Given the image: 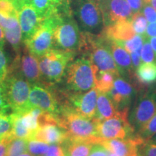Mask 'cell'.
Instances as JSON below:
<instances>
[{"mask_svg":"<svg viewBox=\"0 0 156 156\" xmlns=\"http://www.w3.org/2000/svg\"><path fill=\"white\" fill-rule=\"evenodd\" d=\"M111 41L100 33L93 34L83 31V41L79 52L92 62L101 71L110 72L115 77L119 75L111 50Z\"/></svg>","mask_w":156,"mask_h":156,"instance_id":"cell-1","label":"cell"},{"mask_svg":"<svg viewBox=\"0 0 156 156\" xmlns=\"http://www.w3.org/2000/svg\"><path fill=\"white\" fill-rule=\"evenodd\" d=\"M58 122L70 136L93 140L95 142L99 139L97 134V121L83 116L67 103L62 104Z\"/></svg>","mask_w":156,"mask_h":156,"instance_id":"cell-2","label":"cell"},{"mask_svg":"<svg viewBox=\"0 0 156 156\" xmlns=\"http://www.w3.org/2000/svg\"><path fill=\"white\" fill-rule=\"evenodd\" d=\"M97 67L85 56L72 60L66 69V87L72 92L83 93L95 87Z\"/></svg>","mask_w":156,"mask_h":156,"instance_id":"cell-3","label":"cell"},{"mask_svg":"<svg viewBox=\"0 0 156 156\" xmlns=\"http://www.w3.org/2000/svg\"><path fill=\"white\" fill-rule=\"evenodd\" d=\"M75 52L51 48L38 58L41 82L40 83L54 84L62 80L68 64L74 59Z\"/></svg>","mask_w":156,"mask_h":156,"instance_id":"cell-4","label":"cell"},{"mask_svg":"<svg viewBox=\"0 0 156 156\" xmlns=\"http://www.w3.org/2000/svg\"><path fill=\"white\" fill-rule=\"evenodd\" d=\"M83 41L80 31L73 11L60 15L54 33L53 48L69 51L77 53Z\"/></svg>","mask_w":156,"mask_h":156,"instance_id":"cell-5","label":"cell"},{"mask_svg":"<svg viewBox=\"0 0 156 156\" xmlns=\"http://www.w3.org/2000/svg\"><path fill=\"white\" fill-rule=\"evenodd\" d=\"M7 98L12 113L20 114L29 110L28 98L31 85L12 67H8L5 80Z\"/></svg>","mask_w":156,"mask_h":156,"instance_id":"cell-6","label":"cell"},{"mask_svg":"<svg viewBox=\"0 0 156 156\" xmlns=\"http://www.w3.org/2000/svg\"><path fill=\"white\" fill-rule=\"evenodd\" d=\"M71 7L83 31L93 34L101 33L104 23L98 0H71Z\"/></svg>","mask_w":156,"mask_h":156,"instance_id":"cell-7","label":"cell"},{"mask_svg":"<svg viewBox=\"0 0 156 156\" xmlns=\"http://www.w3.org/2000/svg\"><path fill=\"white\" fill-rule=\"evenodd\" d=\"M59 91L53 84L37 83L31 85L28 98L29 109L38 108L57 117L61 109Z\"/></svg>","mask_w":156,"mask_h":156,"instance_id":"cell-8","label":"cell"},{"mask_svg":"<svg viewBox=\"0 0 156 156\" xmlns=\"http://www.w3.org/2000/svg\"><path fill=\"white\" fill-rule=\"evenodd\" d=\"M61 15H51L43 20L34 34L23 42L29 52L38 58L53 48L54 30Z\"/></svg>","mask_w":156,"mask_h":156,"instance_id":"cell-9","label":"cell"},{"mask_svg":"<svg viewBox=\"0 0 156 156\" xmlns=\"http://www.w3.org/2000/svg\"><path fill=\"white\" fill-rule=\"evenodd\" d=\"M129 109L120 111L112 118L97 121V134L99 139H128L134 137V129L128 119Z\"/></svg>","mask_w":156,"mask_h":156,"instance_id":"cell-10","label":"cell"},{"mask_svg":"<svg viewBox=\"0 0 156 156\" xmlns=\"http://www.w3.org/2000/svg\"><path fill=\"white\" fill-rule=\"evenodd\" d=\"M156 114V89L144 91L136 99L129 122L134 131L140 129Z\"/></svg>","mask_w":156,"mask_h":156,"instance_id":"cell-11","label":"cell"},{"mask_svg":"<svg viewBox=\"0 0 156 156\" xmlns=\"http://www.w3.org/2000/svg\"><path fill=\"white\" fill-rule=\"evenodd\" d=\"M62 103H65L76 112L88 119H93L96 112L97 98L98 90L96 87L87 92L78 93L72 91H60Z\"/></svg>","mask_w":156,"mask_h":156,"instance_id":"cell-12","label":"cell"},{"mask_svg":"<svg viewBox=\"0 0 156 156\" xmlns=\"http://www.w3.org/2000/svg\"><path fill=\"white\" fill-rule=\"evenodd\" d=\"M17 18L22 31L23 42L30 38L38 30L44 18L28 0H15Z\"/></svg>","mask_w":156,"mask_h":156,"instance_id":"cell-13","label":"cell"},{"mask_svg":"<svg viewBox=\"0 0 156 156\" xmlns=\"http://www.w3.org/2000/svg\"><path fill=\"white\" fill-rule=\"evenodd\" d=\"M11 67L16 69L30 85L41 82L38 58L31 54L25 46L23 51L17 54Z\"/></svg>","mask_w":156,"mask_h":156,"instance_id":"cell-14","label":"cell"},{"mask_svg":"<svg viewBox=\"0 0 156 156\" xmlns=\"http://www.w3.org/2000/svg\"><path fill=\"white\" fill-rule=\"evenodd\" d=\"M104 27L121 20H130L133 12L126 0H98Z\"/></svg>","mask_w":156,"mask_h":156,"instance_id":"cell-15","label":"cell"},{"mask_svg":"<svg viewBox=\"0 0 156 156\" xmlns=\"http://www.w3.org/2000/svg\"><path fill=\"white\" fill-rule=\"evenodd\" d=\"M107 93L112 98L117 110L120 112L129 108L134 94V88L126 80L118 76L115 77L114 86Z\"/></svg>","mask_w":156,"mask_h":156,"instance_id":"cell-16","label":"cell"},{"mask_svg":"<svg viewBox=\"0 0 156 156\" xmlns=\"http://www.w3.org/2000/svg\"><path fill=\"white\" fill-rule=\"evenodd\" d=\"M97 142L102 144L109 152L119 156H137L138 147L145 141L135 135L128 139H98Z\"/></svg>","mask_w":156,"mask_h":156,"instance_id":"cell-17","label":"cell"},{"mask_svg":"<svg viewBox=\"0 0 156 156\" xmlns=\"http://www.w3.org/2000/svg\"><path fill=\"white\" fill-rule=\"evenodd\" d=\"M111 50L121 77L126 80H135V69L132 66L130 54L116 43L110 40Z\"/></svg>","mask_w":156,"mask_h":156,"instance_id":"cell-18","label":"cell"},{"mask_svg":"<svg viewBox=\"0 0 156 156\" xmlns=\"http://www.w3.org/2000/svg\"><path fill=\"white\" fill-rule=\"evenodd\" d=\"M43 18L72 12L71 0H28Z\"/></svg>","mask_w":156,"mask_h":156,"instance_id":"cell-19","label":"cell"},{"mask_svg":"<svg viewBox=\"0 0 156 156\" xmlns=\"http://www.w3.org/2000/svg\"><path fill=\"white\" fill-rule=\"evenodd\" d=\"M69 136L65 129L57 124H48L41 126L33 140L48 144H62Z\"/></svg>","mask_w":156,"mask_h":156,"instance_id":"cell-20","label":"cell"},{"mask_svg":"<svg viewBox=\"0 0 156 156\" xmlns=\"http://www.w3.org/2000/svg\"><path fill=\"white\" fill-rule=\"evenodd\" d=\"M101 34L113 41H122L131 39L135 36L130 20H121L104 27Z\"/></svg>","mask_w":156,"mask_h":156,"instance_id":"cell-21","label":"cell"},{"mask_svg":"<svg viewBox=\"0 0 156 156\" xmlns=\"http://www.w3.org/2000/svg\"><path fill=\"white\" fill-rule=\"evenodd\" d=\"M94 142L95 141L93 140L81 139L69 136L61 145L65 156H88Z\"/></svg>","mask_w":156,"mask_h":156,"instance_id":"cell-22","label":"cell"},{"mask_svg":"<svg viewBox=\"0 0 156 156\" xmlns=\"http://www.w3.org/2000/svg\"><path fill=\"white\" fill-rule=\"evenodd\" d=\"M119 112L117 110L116 107L115 106L108 93L98 91L96 103V112L93 119L100 122L116 116L119 114Z\"/></svg>","mask_w":156,"mask_h":156,"instance_id":"cell-23","label":"cell"},{"mask_svg":"<svg viewBox=\"0 0 156 156\" xmlns=\"http://www.w3.org/2000/svg\"><path fill=\"white\" fill-rule=\"evenodd\" d=\"M135 80L140 87L156 83V63H141L135 69Z\"/></svg>","mask_w":156,"mask_h":156,"instance_id":"cell-24","label":"cell"},{"mask_svg":"<svg viewBox=\"0 0 156 156\" xmlns=\"http://www.w3.org/2000/svg\"><path fill=\"white\" fill-rule=\"evenodd\" d=\"M115 77L114 74L110 72L97 69L95 74V87L99 92L108 93L114 86Z\"/></svg>","mask_w":156,"mask_h":156,"instance_id":"cell-25","label":"cell"},{"mask_svg":"<svg viewBox=\"0 0 156 156\" xmlns=\"http://www.w3.org/2000/svg\"><path fill=\"white\" fill-rule=\"evenodd\" d=\"M4 34H5V38L7 41L11 45L12 47L16 52V54H19L22 50V31L20 25L16 28L10 29V30H5Z\"/></svg>","mask_w":156,"mask_h":156,"instance_id":"cell-26","label":"cell"},{"mask_svg":"<svg viewBox=\"0 0 156 156\" xmlns=\"http://www.w3.org/2000/svg\"><path fill=\"white\" fill-rule=\"evenodd\" d=\"M25 152H28V140L12 137L8 143L6 156H19Z\"/></svg>","mask_w":156,"mask_h":156,"instance_id":"cell-27","label":"cell"},{"mask_svg":"<svg viewBox=\"0 0 156 156\" xmlns=\"http://www.w3.org/2000/svg\"><path fill=\"white\" fill-rule=\"evenodd\" d=\"M144 39L145 36H141V35L136 34L134 36L133 38L127 41H114L117 44L119 45L124 48V49L127 51L129 53H132V52L136 51L141 50L142 44H143Z\"/></svg>","mask_w":156,"mask_h":156,"instance_id":"cell-28","label":"cell"},{"mask_svg":"<svg viewBox=\"0 0 156 156\" xmlns=\"http://www.w3.org/2000/svg\"><path fill=\"white\" fill-rule=\"evenodd\" d=\"M156 133V114L137 131V135L144 141H148Z\"/></svg>","mask_w":156,"mask_h":156,"instance_id":"cell-29","label":"cell"},{"mask_svg":"<svg viewBox=\"0 0 156 156\" xmlns=\"http://www.w3.org/2000/svg\"><path fill=\"white\" fill-rule=\"evenodd\" d=\"M133 30L136 34L145 36L146 28L147 26V20L141 12L134 13L131 20Z\"/></svg>","mask_w":156,"mask_h":156,"instance_id":"cell-30","label":"cell"},{"mask_svg":"<svg viewBox=\"0 0 156 156\" xmlns=\"http://www.w3.org/2000/svg\"><path fill=\"white\" fill-rule=\"evenodd\" d=\"M13 127V116L12 114L0 113V140L10 135Z\"/></svg>","mask_w":156,"mask_h":156,"instance_id":"cell-31","label":"cell"},{"mask_svg":"<svg viewBox=\"0 0 156 156\" xmlns=\"http://www.w3.org/2000/svg\"><path fill=\"white\" fill-rule=\"evenodd\" d=\"M48 143L36 140H28V153L32 156H44L48 149Z\"/></svg>","mask_w":156,"mask_h":156,"instance_id":"cell-32","label":"cell"},{"mask_svg":"<svg viewBox=\"0 0 156 156\" xmlns=\"http://www.w3.org/2000/svg\"><path fill=\"white\" fill-rule=\"evenodd\" d=\"M141 60L142 63H156V56L155 52L152 48L149 38L145 36L143 44L141 50Z\"/></svg>","mask_w":156,"mask_h":156,"instance_id":"cell-33","label":"cell"},{"mask_svg":"<svg viewBox=\"0 0 156 156\" xmlns=\"http://www.w3.org/2000/svg\"><path fill=\"white\" fill-rule=\"evenodd\" d=\"M0 14L9 17H17L15 0H0Z\"/></svg>","mask_w":156,"mask_h":156,"instance_id":"cell-34","label":"cell"},{"mask_svg":"<svg viewBox=\"0 0 156 156\" xmlns=\"http://www.w3.org/2000/svg\"><path fill=\"white\" fill-rule=\"evenodd\" d=\"M139 156H156V144L150 141H145L138 147Z\"/></svg>","mask_w":156,"mask_h":156,"instance_id":"cell-35","label":"cell"},{"mask_svg":"<svg viewBox=\"0 0 156 156\" xmlns=\"http://www.w3.org/2000/svg\"><path fill=\"white\" fill-rule=\"evenodd\" d=\"M11 110L7 92L3 82H0V113L8 114Z\"/></svg>","mask_w":156,"mask_h":156,"instance_id":"cell-36","label":"cell"},{"mask_svg":"<svg viewBox=\"0 0 156 156\" xmlns=\"http://www.w3.org/2000/svg\"><path fill=\"white\" fill-rule=\"evenodd\" d=\"M19 22L17 17H9L0 14V26L5 30H10L18 26Z\"/></svg>","mask_w":156,"mask_h":156,"instance_id":"cell-37","label":"cell"},{"mask_svg":"<svg viewBox=\"0 0 156 156\" xmlns=\"http://www.w3.org/2000/svg\"><path fill=\"white\" fill-rule=\"evenodd\" d=\"M141 12L150 23L156 22V10L147 2L142 7Z\"/></svg>","mask_w":156,"mask_h":156,"instance_id":"cell-38","label":"cell"},{"mask_svg":"<svg viewBox=\"0 0 156 156\" xmlns=\"http://www.w3.org/2000/svg\"><path fill=\"white\" fill-rule=\"evenodd\" d=\"M8 71L7 59L6 57L3 47L0 46V82H2L6 77Z\"/></svg>","mask_w":156,"mask_h":156,"instance_id":"cell-39","label":"cell"},{"mask_svg":"<svg viewBox=\"0 0 156 156\" xmlns=\"http://www.w3.org/2000/svg\"><path fill=\"white\" fill-rule=\"evenodd\" d=\"M109 153L102 144L95 142L93 144L88 156H108Z\"/></svg>","mask_w":156,"mask_h":156,"instance_id":"cell-40","label":"cell"},{"mask_svg":"<svg viewBox=\"0 0 156 156\" xmlns=\"http://www.w3.org/2000/svg\"><path fill=\"white\" fill-rule=\"evenodd\" d=\"M44 156H65V153L61 144H51Z\"/></svg>","mask_w":156,"mask_h":156,"instance_id":"cell-41","label":"cell"},{"mask_svg":"<svg viewBox=\"0 0 156 156\" xmlns=\"http://www.w3.org/2000/svg\"><path fill=\"white\" fill-rule=\"evenodd\" d=\"M133 13L141 12L146 0H126Z\"/></svg>","mask_w":156,"mask_h":156,"instance_id":"cell-42","label":"cell"},{"mask_svg":"<svg viewBox=\"0 0 156 156\" xmlns=\"http://www.w3.org/2000/svg\"><path fill=\"white\" fill-rule=\"evenodd\" d=\"M14 137L12 134L10 135H8L3 139L0 140V156H6L7 155V146H8V143L12 138Z\"/></svg>","mask_w":156,"mask_h":156,"instance_id":"cell-43","label":"cell"},{"mask_svg":"<svg viewBox=\"0 0 156 156\" xmlns=\"http://www.w3.org/2000/svg\"><path fill=\"white\" fill-rule=\"evenodd\" d=\"M141 50H138V51H136L130 53L132 66H133L134 69H136L142 63Z\"/></svg>","mask_w":156,"mask_h":156,"instance_id":"cell-44","label":"cell"},{"mask_svg":"<svg viewBox=\"0 0 156 156\" xmlns=\"http://www.w3.org/2000/svg\"><path fill=\"white\" fill-rule=\"evenodd\" d=\"M145 36L148 38L156 37V22L151 23L147 25L145 30Z\"/></svg>","mask_w":156,"mask_h":156,"instance_id":"cell-45","label":"cell"},{"mask_svg":"<svg viewBox=\"0 0 156 156\" xmlns=\"http://www.w3.org/2000/svg\"><path fill=\"white\" fill-rule=\"evenodd\" d=\"M5 34H4V31L3 29L0 26V46H4L5 45Z\"/></svg>","mask_w":156,"mask_h":156,"instance_id":"cell-46","label":"cell"},{"mask_svg":"<svg viewBox=\"0 0 156 156\" xmlns=\"http://www.w3.org/2000/svg\"><path fill=\"white\" fill-rule=\"evenodd\" d=\"M149 41L151 43V45L153 48V49L155 52V56H156V37H153V38H149Z\"/></svg>","mask_w":156,"mask_h":156,"instance_id":"cell-47","label":"cell"},{"mask_svg":"<svg viewBox=\"0 0 156 156\" xmlns=\"http://www.w3.org/2000/svg\"><path fill=\"white\" fill-rule=\"evenodd\" d=\"M146 2L149 3L156 10V0H146Z\"/></svg>","mask_w":156,"mask_h":156,"instance_id":"cell-48","label":"cell"},{"mask_svg":"<svg viewBox=\"0 0 156 156\" xmlns=\"http://www.w3.org/2000/svg\"><path fill=\"white\" fill-rule=\"evenodd\" d=\"M150 141L153 142H154V143L156 144V133L154 134V136H153V137H152L151 139L150 140Z\"/></svg>","mask_w":156,"mask_h":156,"instance_id":"cell-49","label":"cell"},{"mask_svg":"<svg viewBox=\"0 0 156 156\" xmlns=\"http://www.w3.org/2000/svg\"><path fill=\"white\" fill-rule=\"evenodd\" d=\"M19 156H32V155H31L30 153H28V152H25V153L21 154V155H19Z\"/></svg>","mask_w":156,"mask_h":156,"instance_id":"cell-50","label":"cell"},{"mask_svg":"<svg viewBox=\"0 0 156 156\" xmlns=\"http://www.w3.org/2000/svg\"><path fill=\"white\" fill-rule=\"evenodd\" d=\"M108 156H119V155H116V153H112V152H110V153H109V154H108Z\"/></svg>","mask_w":156,"mask_h":156,"instance_id":"cell-51","label":"cell"},{"mask_svg":"<svg viewBox=\"0 0 156 156\" xmlns=\"http://www.w3.org/2000/svg\"><path fill=\"white\" fill-rule=\"evenodd\" d=\"M137 156H139V155H137Z\"/></svg>","mask_w":156,"mask_h":156,"instance_id":"cell-52","label":"cell"}]
</instances>
